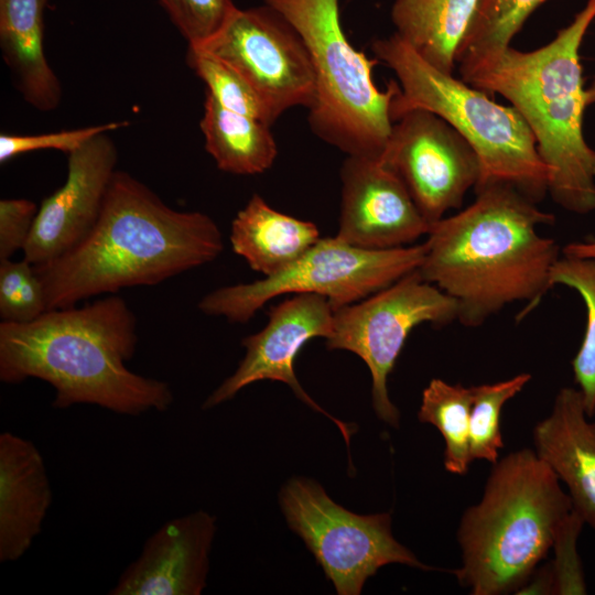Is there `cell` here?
Listing matches in <instances>:
<instances>
[{
    "instance_id": "6da1fadb",
    "label": "cell",
    "mask_w": 595,
    "mask_h": 595,
    "mask_svg": "<svg viewBox=\"0 0 595 595\" xmlns=\"http://www.w3.org/2000/svg\"><path fill=\"white\" fill-rule=\"evenodd\" d=\"M223 249L221 231L208 215L173 209L131 174L116 171L89 234L61 257L33 267L47 311L155 285L214 261Z\"/></svg>"
},
{
    "instance_id": "7a4b0ae2",
    "label": "cell",
    "mask_w": 595,
    "mask_h": 595,
    "mask_svg": "<svg viewBox=\"0 0 595 595\" xmlns=\"http://www.w3.org/2000/svg\"><path fill=\"white\" fill-rule=\"evenodd\" d=\"M137 320L126 301L110 294L77 307L53 309L28 323H0V380L46 381L53 407L95 404L117 414L162 412L173 403L165 381L131 371Z\"/></svg>"
},
{
    "instance_id": "3957f363",
    "label": "cell",
    "mask_w": 595,
    "mask_h": 595,
    "mask_svg": "<svg viewBox=\"0 0 595 595\" xmlns=\"http://www.w3.org/2000/svg\"><path fill=\"white\" fill-rule=\"evenodd\" d=\"M473 204L431 225L418 269L428 282L453 298L457 320L478 326L506 305L534 307L551 289L559 247L538 232L552 214L505 183L475 192Z\"/></svg>"
},
{
    "instance_id": "277c9868",
    "label": "cell",
    "mask_w": 595,
    "mask_h": 595,
    "mask_svg": "<svg viewBox=\"0 0 595 595\" xmlns=\"http://www.w3.org/2000/svg\"><path fill=\"white\" fill-rule=\"evenodd\" d=\"M594 20L595 0H587L569 25L537 50L508 46L458 63L462 80L488 95H501L522 116L550 171L548 192L558 205L576 214L595 209V151L583 133L587 104L580 61V47Z\"/></svg>"
},
{
    "instance_id": "5b68a950",
    "label": "cell",
    "mask_w": 595,
    "mask_h": 595,
    "mask_svg": "<svg viewBox=\"0 0 595 595\" xmlns=\"http://www.w3.org/2000/svg\"><path fill=\"white\" fill-rule=\"evenodd\" d=\"M572 509L560 479L534 450L499 458L480 500L461 518L457 582L473 595L517 593L549 553Z\"/></svg>"
},
{
    "instance_id": "8992f818",
    "label": "cell",
    "mask_w": 595,
    "mask_h": 595,
    "mask_svg": "<svg viewBox=\"0 0 595 595\" xmlns=\"http://www.w3.org/2000/svg\"><path fill=\"white\" fill-rule=\"evenodd\" d=\"M371 51L398 78L390 106L393 122L415 108L437 115L478 155L480 176L475 192L505 183L536 203L543 198L550 171L538 152L532 131L512 106L500 105L487 93L436 69L396 33L375 40Z\"/></svg>"
},
{
    "instance_id": "52a82bcc",
    "label": "cell",
    "mask_w": 595,
    "mask_h": 595,
    "mask_svg": "<svg viewBox=\"0 0 595 595\" xmlns=\"http://www.w3.org/2000/svg\"><path fill=\"white\" fill-rule=\"evenodd\" d=\"M302 37L315 74L309 109L312 131L347 155L380 158L391 134L390 106L398 83L380 90L372 69L380 62L356 50L340 21L339 0H262Z\"/></svg>"
},
{
    "instance_id": "ba28073f",
    "label": "cell",
    "mask_w": 595,
    "mask_h": 595,
    "mask_svg": "<svg viewBox=\"0 0 595 595\" xmlns=\"http://www.w3.org/2000/svg\"><path fill=\"white\" fill-rule=\"evenodd\" d=\"M425 245L370 250L336 236L321 238L279 273L251 283L216 289L198 309L206 315L246 323L271 299L283 294H318L332 307L359 302L391 285L421 266Z\"/></svg>"
},
{
    "instance_id": "9c48e42d",
    "label": "cell",
    "mask_w": 595,
    "mask_h": 595,
    "mask_svg": "<svg viewBox=\"0 0 595 595\" xmlns=\"http://www.w3.org/2000/svg\"><path fill=\"white\" fill-rule=\"evenodd\" d=\"M280 504L288 524L305 542L339 595L360 594L367 578L387 564L432 570L393 538L388 512L354 513L306 478L289 480L281 490Z\"/></svg>"
},
{
    "instance_id": "30bf717a",
    "label": "cell",
    "mask_w": 595,
    "mask_h": 595,
    "mask_svg": "<svg viewBox=\"0 0 595 595\" xmlns=\"http://www.w3.org/2000/svg\"><path fill=\"white\" fill-rule=\"evenodd\" d=\"M457 314L456 301L415 270L359 302L334 310L326 346L351 351L365 361L377 416L398 426L399 411L389 398L387 381L408 335L423 323L448 324Z\"/></svg>"
},
{
    "instance_id": "8fae6325",
    "label": "cell",
    "mask_w": 595,
    "mask_h": 595,
    "mask_svg": "<svg viewBox=\"0 0 595 595\" xmlns=\"http://www.w3.org/2000/svg\"><path fill=\"white\" fill-rule=\"evenodd\" d=\"M201 46L236 68L256 89L277 120L295 106L310 109L316 80L307 48L291 23L262 4L231 13Z\"/></svg>"
},
{
    "instance_id": "7c38bea8",
    "label": "cell",
    "mask_w": 595,
    "mask_h": 595,
    "mask_svg": "<svg viewBox=\"0 0 595 595\" xmlns=\"http://www.w3.org/2000/svg\"><path fill=\"white\" fill-rule=\"evenodd\" d=\"M380 160L400 177L430 225L459 208L480 176L478 155L466 139L420 108L393 122Z\"/></svg>"
},
{
    "instance_id": "4fadbf2b",
    "label": "cell",
    "mask_w": 595,
    "mask_h": 595,
    "mask_svg": "<svg viewBox=\"0 0 595 595\" xmlns=\"http://www.w3.org/2000/svg\"><path fill=\"white\" fill-rule=\"evenodd\" d=\"M333 322L334 309L318 294H295L273 306L267 325L242 339L246 355L237 370L207 397L203 408L218 405L256 381H282L299 399L329 418L349 445V426L321 408L305 392L294 372V360L302 347L315 337L327 339L333 332Z\"/></svg>"
},
{
    "instance_id": "5bb4252c",
    "label": "cell",
    "mask_w": 595,
    "mask_h": 595,
    "mask_svg": "<svg viewBox=\"0 0 595 595\" xmlns=\"http://www.w3.org/2000/svg\"><path fill=\"white\" fill-rule=\"evenodd\" d=\"M336 237L363 249L410 246L428 235L423 217L400 177L380 158L347 155L340 167Z\"/></svg>"
},
{
    "instance_id": "9a60e30c",
    "label": "cell",
    "mask_w": 595,
    "mask_h": 595,
    "mask_svg": "<svg viewBox=\"0 0 595 595\" xmlns=\"http://www.w3.org/2000/svg\"><path fill=\"white\" fill-rule=\"evenodd\" d=\"M67 155L66 181L43 199L22 250L33 266L61 257L89 234L117 171V149L109 132Z\"/></svg>"
},
{
    "instance_id": "2e32d148",
    "label": "cell",
    "mask_w": 595,
    "mask_h": 595,
    "mask_svg": "<svg viewBox=\"0 0 595 595\" xmlns=\"http://www.w3.org/2000/svg\"><path fill=\"white\" fill-rule=\"evenodd\" d=\"M215 529L214 517L202 510L164 522L149 537L109 594H201Z\"/></svg>"
},
{
    "instance_id": "e0dca14e",
    "label": "cell",
    "mask_w": 595,
    "mask_h": 595,
    "mask_svg": "<svg viewBox=\"0 0 595 595\" xmlns=\"http://www.w3.org/2000/svg\"><path fill=\"white\" fill-rule=\"evenodd\" d=\"M577 388L564 387L533 429L537 455L563 482L573 509L595 530V422Z\"/></svg>"
},
{
    "instance_id": "ac0fdd59",
    "label": "cell",
    "mask_w": 595,
    "mask_h": 595,
    "mask_svg": "<svg viewBox=\"0 0 595 595\" xmlns=\"http://www.w3.org/2000/svg\"><path fill=\"white\" fill-rule=\"evenodd\" d=\"M52 504L45 463L35 444L0 434V562L22 558L42 530Z\"/></svg>"
},
{
    "instance_id": "d6986e66",
    "label": "cell",
    "mask_w": 595,
    "mask_h": 595,
    "mask_svg": "<svg viewBox=\"0 0 595 595\" xmlns=\"http://www.w3.org/2000/svg\"><path fill=\"white\" fill-rule=\"evenodd\" d=\"M48 0H0V47L13 84L40 111L56 109L62 86L44 54V10Z\"/></svg>"
},
{
    "instance_id": "ffe728a7",
    "label": "cell",
    "mask_w": 595,
    "mask_h": 595,
    "mask_svg": "<svg viewBox=\"0 0 595 595\" xmlns=\"http://www.w3.org/2000/svg\"><path fill=\"white\" fill-rule=\"evenodd\" d=\"M320 239L314 223L275 210L258 194L237 213L229 236L232 251L264 277L292 264Z\"/></svg>"
},
{
    "instance_id": "44dd1931",
    "label": "cell",
    "mask_w": 595,
    "mask_h": 595,
    "mask_svg": "<svg viewBox=\"0 0 595 595\" xmlns=\"http://www.w3.org/2000/svg\"><path fill=\"white\" fill-rule=\"evenodd\" d=\"M479 0H393L396 34L436 69L453 74Z\"/></svg>"
},
{
    "instance_id": "7402d4cb",
    "label": "cell",
    "mask_w": 595,
    "mask_h": 595,
    "mask_svg": "<svg viewBox=\"0 0 595 595\" xmlns=\"http://www.w3.org/2000/svg\"><path fill=\"white\" fill-rule=\"evenodd\" d=\"M205 149L219 170L238 175L270 169L278 148L270 125L221 107L206 94L199 122Z\"/></svg>"
},
{
    "instance_id": "603a6c76",
    "label": "cell",
    "mask_w": 595,
    "mask_h": 595,
    "mask_svg": "<svg viewBox=\"0 0 595 595\" xmlns=\"http://www.w3.org/2000/svg\"><path fill=\"white\" fill-rule=\"evenodd\" d=\"M473 403L472 387L451 385L432 379L422 392L418 418L434 425L445 442L444 467L463 476L472 462L469 452V416Z\"/></svg>"
},
{
    "instance_id": "cb8c5ba5",
    "label": "cell",
    "mask_w": 595,
    "mask_h": 595,
    "mask_svg": "<svg viewBox=\"0 0 595 595\" xmlns=\"http://www.w3.org/2000/svg\"><path fill=\"white\" fill-rule=\"evenodd\" d=\"M550 283L573 289L585 304V334L572 360V370L586 414L592 418L595 414V259L559 257L551 270Z\"/></svg>"
},
{
    "instance_id": "d4e9b609",
    "label": "cell",
    "mask_w": 595,
    "mask_h": 595,
    "mask_svg": "<svg viewBox=\"0 0 595 595\" xmlns=\"http://www.w3.org/2000/svg\"><path fill=\"white\" fill-rule=\"evenodd\" d=\"M549 0H479L458 47L456 65L466 57L510 46L526 20Z\"/></svg>"
},
{
    "instance_id": "484cf974",
    "label": "cell",
    "mask_w": 595,
    "mask_h": 595,
    "mask_svg": "<svg viewBox=\"0 0 595 595\" xmlns=\"http://www.w3.org/2000/svg\"><path fill=\"white\" fill-rule=\"evenodd\" d=\"M186 60L188 66L205 83L206 94L221 107L270 126L275 121L256 89L230 64L195 45H188Z\"/></svg>"
},
{
    "instance_id": "4316f807",
    "label": "cell",
    "mask_w": 595,
    "mask_h": 595,
    "mask_svg": "<svg viewBox=\"0 0 595 595\" xmlns=\"http://www.w3.org/2000/svg\"><path fill=\"white\" fill-rule=\"evenodd\" d=\"M530 374H519L495 383L473 386L469 416V452L472 461L491 464L499 459L504 447L500 415L505 403L517 396L530 381Z\"/></svg>"
},
{
    "instance_id": "83f0119b",
    "label": "cell",
    "mask_w": 595,
    "mask_h": 595,
    "mask_svg": "<svg viewBox=\"0 0 595 595\" xmlns=\"http://www.w3.org/2000/svg\"><path fill=\"white\" fill-rule=\"evenodd\" d=\"M46 311L44 290L34 267L24 258L0 261V317L28 323Z\"/></svg>"
},
{
    "instance_id": "f1b7e54d",
    "label": "cell",
    "mask_w": 595,
    "mask_h": 595,
    "mask_svg": "<svg viewBox=\"0 0 595 595\" xmlns=\"http://www.w3.org/2000/svg\"><path fill=\"white\" fill-rule=\"evenodd\" d=\"M188 45H202L236 10L232 0H158Z\"/></svg>"
},
{
    "instance_id": "f546056e",
    "label": "cell",
    "mask_w": 595,
    "mask_h": 595,
    "mask_svg": "<svg viewBox=\"0 0 595 595\" xmlns=\"http://www.w3.org/2000/svg\"><path fill=\"white\" fill-rule=\"evenodd\" d=\"M128 125L127 121H117L30 136L1 133L0 162L4 163L19 154L37 150H60L68 154L100 133L115 131Z\"/></svg>"
},
{
    "instance_id": "4dcf8cb0",
    "label": "cell",
    "mask_w": 595,
    "mask_h": 595,
    "mask_svg": "<svg viewBox=\"0 0 595 595\" xmlns=\"http://www.w3.org/2000/svg\"><path fill=\"white\" fill-rule=\"evenodd\" d=\"M584 523L582 517L572 509L556 532L552 545L555 558L551 563L554 594H586L583 566L577 552V539Z\"/></svg>"
},
{
    "instance_id": "1f68e13d",
    "label": "cell",
    "mask_w": 595,
    "mask_h": 595,
    "mask_svg": "<svg viewBox=\"0 0 595 595\" xmlns=\"http://www.w3.org/2000/svg\"><path fill=\"white\" fill-rule=\"evenodd\" d=\"M37 210L36 204L26 198L0 201V261L23 250Z\"/></svg>"
},
{
    "instance_id": "d6a6232c",
    "label": "cell",
    "mask_w": 595,
    "mask_h": 595,
    "mask_svg": "<svg viewBox=\"0 0 595 595\" xmlns=\"http://www.w3.org/2000/svg\"><path fill=\"white\" fill-rule=\"evenodd\" d=\"M563 252L565 256L595 259V240L570 244L564 247Z\"/></svg>"
},
{
    "instance_id": "836d02e7",
    "label": "cell",
    "mask_w": 595,
    "mask_h": 595,
    "mask_svg": "<svg viewBox=\"0 0 595 595\" xmlns=\"http://www.w3.org/2000/svg\"><path fill=\"white\" fill-rule=\"evenodd\" d=\"M585 98L587 105L595 104V79L589 87L585 88Z\"/></svg>"
},
{
    "instance_id": "e575fe53",
    "label": "cell",
    "mask_w": 595,
    "mask_h": 595,
    "mask_svg": "<svg viewBox=\"0 0 595 595\" xmlns=\"http://www.w3.org/2000/svg\"><path fill=\"white\" fill-rule=\"evenodd\" d=\"M594 171H595V163H594Z\"/></svg>"
}]
</instances>
